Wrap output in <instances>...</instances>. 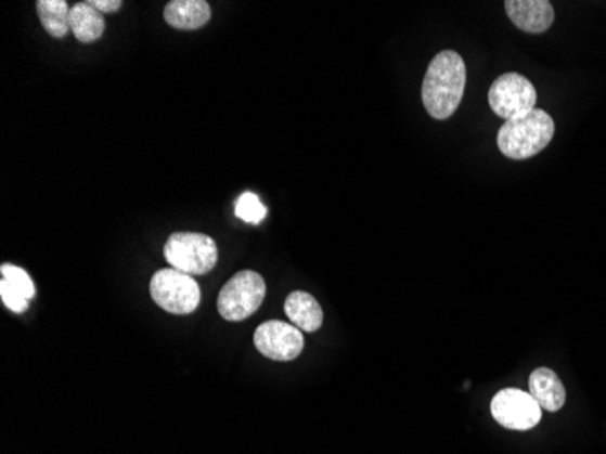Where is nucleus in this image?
I'll return each mask as SVG.
<instances>
[{"instance_id":"13","label":"nucleus","mask_w":606,"mask_h":454,"mask_svg":"<svg viewBox=\"0 0 606 454\" xmlns=\"http://www.w3.org/2000/svg\"><path fill=\"white\" fill-rule=\"evenodd\" d=\"M69 28L83 44L95 42L101 39L106 28L104 13L91 7L90 2H78L69 12Z\"/></svg>"},{"instance_id":"1","label":"nucleus","mask_w":606,"mask_h":454,"mask_svg":"<svg viewBox=\"0 0 606 454\" xmlns=\"http://www.w3.org/2000/svg\"><path fill=\"white\" fill-rule=\"evenodd\" d=\"M467 82V69L462 55L446 50L438 53L428 64L423 79V106L436 120H447L462 104L463 91Z\"/></svg>"},{"instance_id":"9","label":"nucleus","mask_w":606,"mask_h":454,"mask_svg":"<svg viewBox=\"0 0 606 454\" xmlns=\"http://www.w3.org/2000/svg\"><path fill=\"white\" fill-rule=\"evenodd\" d=\"M506 15L527 34H545L554 24V8L549 0H506Z\"/></svg>"},{"instance_id":"7","label":"nucleus","mask_w":606,"mask_h":454,"mask_svg":"<svg viewBox=\"0 0 606 454\" xmlns=\"http://www.w3.org/2000/svg\"><path fill=\"white\" fill-rule=\"evenodd\" d=\"M490 413L494 420L512 431H529L541 421V407L532 394L521 389H503L490 402Z\"/></svg>"},{"instance_id":"6","label":"nucleus","mask_w":606,"mask_h":454,"mask_svg":"<svg viewBox=\"0 0 606 454\" xmlns=\"http://www.w3.org/2000/svg\"><path fill=\"white\" fill-rule=\"evenodd\" d=\"M534 86L527 77L519 74L501 75L490 86L489 104L498 117L512 120V118L524 117L527 113L536 109Z\"/></svg>"},{"instance_id":"17","label":"nucleus","mask_w":606,"mask_h":454,"mask_svg":"<svg viewBox=\"0 0 606 454\" xmlns=\"http://www.w3.org/2000/svg\"><path fill=\"white\" fill-rule=\"evenodd\" d=\"M0 297H2L4 306L12 309L13 313H24L28 309V298L24 297L23 293H18L7 278H2L0 282Z\"/></svg>"},{"instance_id":"4","label":"nucleus","mask_w":606,"mask_h":454,"mask_svg":"<svg viewBox=\"0 0 606 454\" xmlns=\"http://www.w3.org/2000/svg\"><path fill=\"white\" fill-rule=\"evenodd\" d=\"M266 298V281L256 271H238L218 295V313L229 322H242L255 314Z\"/></svg>"},{"instance_id":"11","label":"nucleus","mask_w":606,"mask_h":454,"mask_svg":"<svg viewBox=\"0 0 606 454\" xmlns=\"http://www.w3.org/2000/svg\"><path fill=\"white\" fill-rule=\"evenodd\" d=\"M164 18L171 28L193 31L209 23L211 7L206 0H171L164 8Z\"/></svg>"},{"instance_id":"3","label":"nucleus","mask_w":606,"mask_h":454,"mask_svg":"<svg viewBox=\"0 0 606 454\" xmlns=\"http://www.w3.org/2000/svg\"><path fill=\"white\" fill-rule=\"evenodd\" d=\"M164 257L172 270L185 275H206L217 265L218 249L211 236L202 233H172L164 246Z\"/></svg>"},{"instance_id":"16","label":"nucleus","mask_w":606,"mask_h":454,"mask_svg":"<svg viewBox=\"0 0 606 454\" xmlns=\"http://www.w3.org/2000/svg\"><path fill=\"white\" fill-rule=\"evenodd\" d=\"M0 273H2V278H7V281L10 282L18 293H23L24 297L28 298V300L35 297L34 281H31V276H29L23 268L4 264L0 268Z\"/></svg>"},{"instance_id":"14","label":"nucleus","mask_w":606,"mask_h":454,"mask_svg":"<svg viewBox=\"0 0 606 454\" xmlns=\"http://www.w3.org/2000/svg\"><path fill=\"white\" fill-rule=\"evenodd\" d=\"M69 7L66 0H39L37 2V13H39L40 23L44 26L46 31L62 39L69 31Z\"/></svg>"},{"instance_id":"15","label":"nucleus","mask_w":606,"mask_h":454,"mask_svg":"<svg viewBox=\"0 0 606 454\" xmlns=\"http://www.w3.org/2000/svg\"><path fill=\"white\" fill-rule=\"evenodd\" d=\"M234 215L247 224H260L268 217V208L263 206L260 198L256 197L255 193H244L234 204Z\"/></svg>"},{"instance_id":"18","label":"nucleus","mask_w":606,"mask_h":454,"mask_svg":"<svg viewBox=\"0 0 606 454\" xmlns=\"http://www.w3.org/2000/svg\"><path fill=\"white\" fill-rule=\"evenodd\" d=\"M90 4L101 13H113L120 10L123 0H90Z\"/></svg>"},{"instance_id":"8","label":"nucleus","mask_w":606,"mask_h":454,"mask_svg":"<svg viewBox=\"0 0 606 454\" xmlns=\"http://www.w3.org/2000/svg\"><path fill=\"white\" fill-rule=\"evenodd\" d=\"M255 346L268 359L289 362L300 356L306 342L298 327L289 326L280 320H271L256 327Z\"/></svg>"},{"instance_id":"5","label":"nucleus","mask_w":606,"mask_h":454,"mask_svg":"<svg viewBox=\"0 0 606 454\" xmlns=\"http://www.w3.org/2000/svg\"><path fill=\"white\" fill-rule=\"evenodd\" d=\"M151 298L156 306L172 314H191L201 306V286L182 271H156L150 284Z\"/></svg>"},{"instance_id":"2","label":"nucleus","mask_w":606,"mask_h":454,"mask_svg":"<svg viewBox=\"0 0 606 454\" xmlns=\"http://www.w3.org/2000/svg\"><path fill=\"white\" fill-rule=\"evenodd\" d=\"M556 126L549 113L532 109L524 117L505 120L498 133V146L505 157L525 160L543 152L551 144Z\"/></svg>"},{"instance_id":"12","label":"nucleus","mask_w":606,"mask_h":454,"mask_svg":"<svg viewBox=\"0 0 606 454\" xmlns=\"http://www.w3.org/2000/svg\"><path fill=\"white\" fill-rule=\"evenodd\" d=\"M285 314L300 332L314 333L323 324L322 306L309 293H291L285 300Z\"/></svg>"},{"instance_id":"10","label":"nucleus","mask_w":606,"mask_h":454,"mask_svg":"<svg viewBox=\"0 0 606 454\" xmlns=\"http://www.w3.org/2000/svg\"><path fill=\"white\" fill-rule=\"evenodd\" d=\"M529 387L532 399L540 404L541 410L549 413H557L567 402V391L562 378L549 367L534 369L530 375Z\"/></svg>"}]
</instances>
